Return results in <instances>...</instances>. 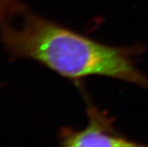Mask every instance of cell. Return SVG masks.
I'll use <instances>...</instances> for the list:
<instances>
[{
  "mask_svg": "<svg viewBox=\"0 0 148 147\" xmlns=\"http://www.w3.org/2000/svg\"><path fill=\"white\" fill-rule=\"evenodd\" d=\"M19 26H2V39L10 57L37 62L70 80L92 76L116 79L148 90V77L136 66L145 47L103 44L26 7Z\"/></svg>",
  "mask_w": 148,
  "mask_h": 147,
  "instance_id": "1",
  "label": "cell"
},
{
  "mask_svg": "<svg viewBox=\"0 0 148 147\" xmlns=\"http://www.w3.org/2000/svg\"><path fill=\"white\" fill-rule=\"evenodd\" d=\"M87 125L84 129L64 127L59 132L60 144L67 147L146 146L123 135L114 127L115 119L87 101Z\"/></svg>",
  "mask_w": 148,
  "mask_h": 147,
  "instance_id": "2",
  "label": "cell"
},
{
  "mask_svg": "<svg viewBox=\"0 0 148 147\" xmlns=\"http://www.w3.org/2000/svg\"><path fill=\"white\" fill-rule=\"evenodd\" d=\"M25 8L20 0H0V22L3 23L14 15L21 14Z\"/></svg>",
  "mask_w": 148,
  "mask_h": 147,
  "instance_id": "3",
  "label": "cell"
}]
</instances>
